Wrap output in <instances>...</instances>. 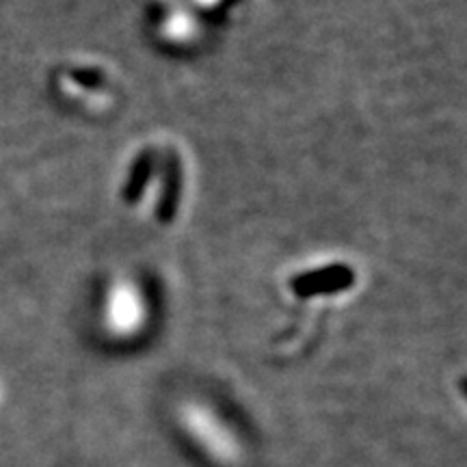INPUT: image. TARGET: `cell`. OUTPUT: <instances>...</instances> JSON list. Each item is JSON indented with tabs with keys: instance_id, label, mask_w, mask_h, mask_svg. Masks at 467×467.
I'll return each mask as SVG.
<instances>
[{
	"instance_id": "6da1fadb",
	"label": "cell",
	"mask_w": 467,
	"mask_h": 467,
	"mask_svg": "<svg viewBox=\"0 0 467 467\" xmlns=\"http://www.w3.org/2000/svg\"><path fill=\"white\" fill-rule=\"evenodd\" d=\"M104 325L117 337H130L148 320V303L141 288L130 279H119L104 296Z\"/></svg>"
},
{
	"instance_id": "7a4b0ae2",
	"label": "cell",
	"mask_w": 467,
	"mask_h": 467,
	"mask_svg": "<svg viewBox=\"0 0 467 467\" xmlns=\"http://www.w3.org/2000/svg\"><path fill=\"white\" fill-rule=\"evenodd\" d=\"M184 420L189 431L192 429V433L200 437L202 441L210 443L213 448H217V452H227L230 448V440H227V431L223 433V426L208 409L203 407H186L184 411Z\"/></svg>"
}]
</instances>
